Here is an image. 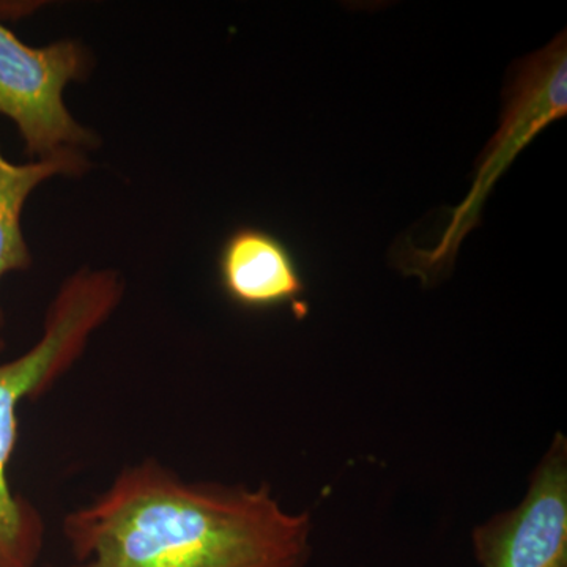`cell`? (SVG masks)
I'll use <instances>...</instances> for the list:
<instances>
[{
  "label": "cell",
  "mask_w": 567,
  "mask_h": 567,
  "mask_svg": "<svg viewBox=\"0 0 567 567\" xmlns=\"http://www.w3.org/2000/svg\"><path fill=\"white\" fill-rule=\"evenodd\" d=\"M481 567H567V440L555 436L520 505L473 532Z\"/></svg>",
  "instance_id": "cell-5"
},
{
  "label": "cell",
  "mask_w": 567,
  "mask_h": 567,
  "mask_svg": "<svg viewBox=\"0 0 567 567\" xmlns=\"http://www.w3.org/2000/svg\"><path fill=\"white\" fill-rule=\"evenodd\" d=\"M91 73V52L80 41L31 47L0 21V115L17 125L32 162L99 147V136L63 102L71 82H84Z\"/></svg>",
  "instance_id": "cell-4"
},
{
  "label": "cell",
  "mask_w": 567,
  "mask_h": 567,
  "mask_svg": "<svg viewBox=\"0 0 567 567\" xmlns=\"http://www.w3.org/2000/svg\"><path fill=\"white\" fill-rule=\"evenodd\" d=\"M219 289L245 311L290 308L308 315L306 282L290 246L271 230L240 226L224 238L216 259Z\"/></svg>",
  "instance_id": "cell-6"
},
{
  "label": "cell",
  "mask_w": 567,
  "mask_h": 567,
  "mask_svg": "<svg viewBox=\"0 0 567 567\" xmlns=\"http://www.w3.org/2000/svg\"><path fill=\"white\" fill-rule=\"evenodd\" d=\"M91 169L81 151H62L24 164H14L0 148V281L3 276L31 268L32 254L22 233L21 216L33 189L52 177H80ZM3 324L0 309V328Z\"/></svg>",
  "instance_id": "cell-7"
},
{
  "label": "cell",
  "mask_w": 567,
  "mask_h": 567,
  "mask_svg": "<svg viewBox=\"0 0 567 567\" xmlns=\"http://www.w3.org/2000/svg\"><path fill=\"white\" fill-rule=\"evenodd\" d=\"M123 293L125 282L117 271L81 268L52 300L37 344L0 363V567H35L44 544L43 517L14 494L7 476L20 439V405L41 398L73 368Z\"/></svg>",
  "instance_id": "cell-2"
},
{
  "label": "cell",
  "mask_w": 567,
  "mask_h": 567,
  "mask_svg": "<svg viewBox=\"0 0 567 567\" xmlns=\"http://www.w3.org/2000/svg\"><path fill=\"white\" fill-rule=\"evenodd\" d=\"M62 532L73 554L62 567H305L312 522L268 486L193 483L144 461L65 514Z\"/></svg>",
  "instance_id": "cell-1"
},
{
  "label": "cell",
  "mask_w": 567,
  "mask_h": 567,
  "mask_svg": "<svg viewBox=\"0 0 567 567\" xmlns=\"http://www.w3.org/2000/svg\"><path fill=\"white\" fill-rule=\"evenodd\" d=\"M502 121L476 164L472 189L451 212L445 230L432 248L399 246L395 267L425 286L445 278L458 246L481 224V212L495 183L518 155L551 123L567 115V35L558 33L543 50L516 62L503 93Z\"/></svg>",
  "instance_id": "cell-3"
}]
</instances>
